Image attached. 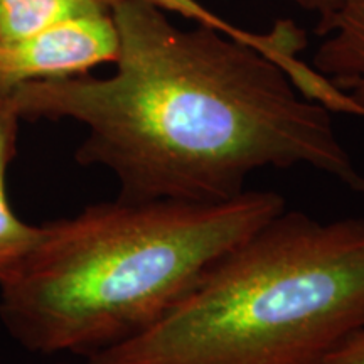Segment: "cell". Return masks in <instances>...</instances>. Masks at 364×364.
Returning a JSON list of instances; mask_svg holds the SVG:
<instances>
[{"label": "cell", "mask_w": 364, "mask_h": 364, "mask_svg": "<svg viewBox=\"0 0 364 364\" xmlns=\"http://www.w3.org/2000/svg\"><path fill=\"white\" fill-rule=\"evenodd\" d=\"M115 71L39 80L9 91L17 115L86 129L75 159L103 167L118 199L223 203L262 169L309 166L364 194V176L324 105L282 68L209 27L184 31L144 0H113Z\"/></svg>", "instance_id": "cell-1"}, {"label": "cell", "mask_w": 364, "mask_h": 364, "mask_svg": "<svg viewBox=\"0 0 364 364\" xmlns=\"http://www.w3.org/2000/svg\"><path fill=\"white\" fill-rule=\"evenodd\" d=\"M284 209L282 194L248 189L223 203L90 204L41 225L0 285V321L27 351L88 359L152 329Z\"/></svg>", "instance_id": "cell-2"}, {"label": "cell", "mask_w": 364, "mask_h": 364, "mask_svg": "<svg viewBox=\"0 0 364 364\" xmlns=\"http://www.w3.org/2000/svg\"><path fill=\"white\" fill-rule=\"evenodd\" d=\"M364 327V218L284 209L159 324L91 364H318Z\"/></svg>", "instance_id": "cell-3"}, {"label": "cell", "mask_w": 364, "mask_h": 364, "mask_svg": "<svg viewBox=\"0 0 364 364\" xmlns=\"http://www.w3.org/2000/svg\"><path fill=\"white\" fill-rule=\"evenodd\" d=\"M118 31L112 12L61 22L39 33L0 39V97L39 80L85 75L115 63Z\"/></svg>", "instance_id": "cell-4"}, {"label": "cell", "mask_w": 364, "mask_h": 364, "mask_svg": "<svg viewBox=\"0 0 364 364\" xmlns=\"http://www.w3.org/2000/svg\"><path fill=\"white\" fill-rule=\"evenodd\" d=\"M324 38L314 56V70L349 98L364 118V0H349L341 11L317 26Z\"/></svg>", "instance_id": "cell-5"}, {"label": "cell", "mask_w": 364, "mask_h": 364, "mask_svg": "<svg viewBox=\"0 0 364 364\" xmlns=\"http://www.w3.org/2000/svg\"><path fill=\"white\" fill-rule=\"evenodd\" d=\"M19 122L12 103L0 97V285L16 273L41 235V226L22 221L7 199V169L16 157Z\"/></svg>", "instance_id": "cell-6"}, {"label": "cell", "mask_w": 364, "mask_h": 364, "mask_svg": "<svg viewBox=\"0 0 364 364\" xmlns=\"http://www.w3.org/2000/svg\"><path fill=\"white\" fill-rule=\"evenodd\" d=\"M113 0H0V39L39 33L76 17L107 14Z\"/></svg>", "instance_id": "cell-7"}, {"label": "cell", "mask_w": 364, "mask_h": 364, "mask_svg": "<svg viewBox=\"0 0 364 364\" xmlns=\"http://www.w3.org/2000/svg\"><path fill=\"white\" fill-rule=\"evenodd\" d=\"M318 364H364V327L334 346Z\"/></svg>", "instance_id": "cell-8"}, {"label": "cell", "mask_w": 364, "mask_h": 364, "mask_svg": "<svg viewBox=\"0 0 364 364\" xmlns=\"http://www.w3.org/2000/svg\"><path fill=\"white\" fill-rule=\"evenodd\" d=\"M295 6L306 9L309 12L317 14L318 24H326L327 21H331L332 17L343 9L349 0H292Z\"/></svg>", "instance_id": "cell-9"}, {"label": "cell", "mask_w": 364, "mask_h": 364, "mask_svg": "<svg viewBox=\"0 0 364 364\" xmlns=\"http://www.w3.org/2000/svg\"><path fill=\"white\" fill-rule=\"evenodd\" d=\"M56 364H70V363H56ZM85 364H91V363H88V361H85Z\"/></svg>", "instance_id": "cell-10"}]
</instances>
